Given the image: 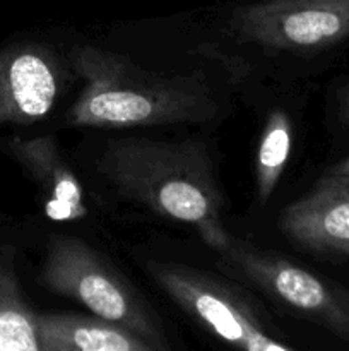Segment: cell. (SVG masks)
<instances>
[{"instance_id": "6da1fadb", "label": "cell", "mask_w": 349, "mask_h": 351, "mask_svg": "<svg viewBox=\"0 0 349 351\" xmlns=\"http://www.w3.org/2000/svg\"><path fill=\"white\" fill-rule=\"evenodd\" d=\"M96 167L122 197L192 226L219 256L228 249L224 199L204 144L120 137L105 144Z\"/></svg>"}, {"instance_id": "7a4b0ae2", "label": "cell", "mask_w": 349, "mask_h": 351, "mask_svg": "<svg viewBox=\"0 0 349 351\" xmlns=\"http://www.w3.org/2000/svg\"><path fill=\"white\" fill-rule=\"evenodd\" d=\"M72 64L84 86L68 112V125L132 129L218 115V101L197 74H157L94 45L75 48Z\"/></svg>"}, {"instance_id": "3957f363", "label": "cell", "mask_w": 349, "mask_h": 351, "mask_svg": "<svg viewBox=\"0 0 349 351\" xmlns=\"http://www.w3.org/2000/svg\"><path fill=\"white\" fill-rule=\"evenodd\" d=\"M41 278L55 293L79 302L96 317L123 326L164 351L163 332L146 304L108 259L84 240L53 237L47 247Z\"/></svg>"}, {"instance_id": "277c9868", "label": "cell", "mask_w": 349, "mask_h": 351, "mask_svg": "<svg viewBox=\"0 0 349 351\" xmlns=\"http://www.w3.org/2000/svg\"><path fill=\"white\" fill-rule=\"evenodd\" d=\"M147 271L171 300L236 351H293L270 336L253 308L221 281L180 264L149 263Z\"/></svg>"}, {"instance_id": "5b68a950", "label": "cell", "mask_w": 349, "mask_h": 351, "mask_svg": "<svg viewBox=\"0 0 349 351\" xmlns=\"http://www.w3.org/2000/svg\"><path fill=\"white\" fill-rule=\"evenodd\" d=\"M222 259L277 302L317 322L342 339H349V291L322 280L286 256L259 250L231 239Z\"/></svg>"}, {"instance_id": "8992f818", "label": "cell", "mask_w": 349, "mask_h": 351, "mask_svg": "<svg viewBox=\"0 0 349 351\" xmlns=\"http://www.w3.org/2000/svg\"><path fill=\"white\" fill-rule=\"evenodd\" d=\"M233 27L260 47L320 50L349 36V0H263L240 7Z\"/></svg>"}, {"instance_id": "52a82bcc", "label": "cell", "mask_w": 349, "mask_h": 351, "mask_svg": "<svg viewBox=\"0 0 349 351\" xmlns=\"http://www.w3.org/2000/svg\"><path fill=\"white\" fill-rule=\"evenodd\" d=\"M60 89V64L48 47L17 43L0 51V127L44 119Z\"/></svg>"}, {"instance_id": "ba28073f", "label": "cell", "mask_w": 349, "mask_h": 351, "mask_svg": "<svg viewBox=\"0 0 349 351\" xmlns=\"http://www.w3.org/2000/svg\"><path fill=\"white\" fill-rule=\"evenodd\" d=\"M279 226L296 245L328 256H349V175L328 171L281 213Z\"/></svg>"}, {"instance_id": "9c48e42d", "label": "cell", "mask_w": 349, "mask_h": 351, "mask_svg": "<svg viewBox=\"0 0 349 351\" xmlns=\"http://www.w3.org/2000/svg\"><path fill=\"white\" fill-rule=\"evenodd\" d=\"M0 149L12 156L41 189L44 213L53 221L70 223L88 216L84 191L65 158L55 136L33 139L12 137L0 143Z\"/></svg>"}, {"instance_id": "30bf717a", "label": "cell", "mask_w": 349, "mask_h": 351, "mask_svg": "<svg viewBox=\"0 0 349 351\" xmlns=\"http://www.w3.org/2000/svg\"><path fill=\"white\" fill-rule=\"evenodd\" d=\"M41 351H157L130 329L96 315L36 314Z\"/></svg>"}, {"instance_id": "8fae6325", "label": "cell", "mask_w": 349, "mask_h": 351, "mask_svg": "<svg viewBox=\"0 0 349 351\" xmlns=\"http://www.w3.org/2000/svg\"><path fill=\"white\" fill-rule=\"evenodd\" d=\"M0 351H41L36 314L21 290L12 247H0Z\"/></svg>"}, {"instance_id": "7c38bea8", "label": "cell", "mask_w": 349, "mask_h": 351, "mask_svg": "<svg viewBox=\"0 0 349 351\" xmlns=\"http://www.w3.org/2000/svg\"><path fill=\"white\" fill-rule=\"evenodd\" d=\"M293 146V123L284 110L269 113L255 156V195L260 204L272 197Z\"/></svg>"}, {"instance_id": "4fadbf2b", "label": "cell", "mask_w": 349, "mask_h": 351, "mask_svg": "<svg viewBox=\"0 0 349 351\" xmlns=\"http://www.w3.org/2000/svg\"><path fill=\"white\" fill-rule=\"evenodd\" d=\"M341 119L346 125H349V88L346 89L341 99Z\"/></svg>"}, {"instance_id": "5bb4252c", "label": "cell", "mask_w": 349, "mask_h": 351, "mask_svg": "<svg viewBox=\"0 0 349 351\" xmlns=\"http://www.w3.org/2000/svg\"><path fill=\"white\" fill-rule=\"evenodd\" d=\"M331 171L332 173H339V175H349V158L339 161V163L335 165Z\"/></svg>"}]
</instances>
